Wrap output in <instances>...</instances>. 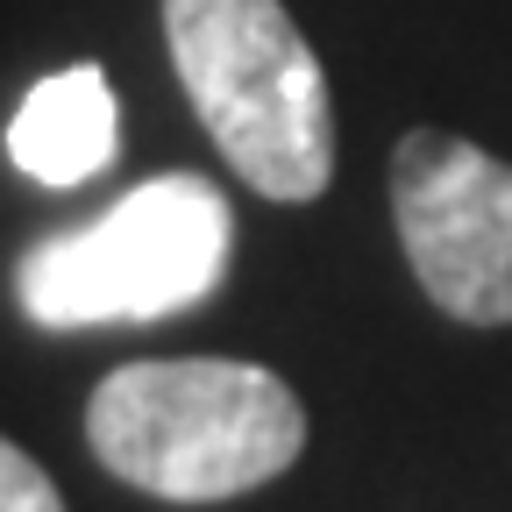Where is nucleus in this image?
<instances>
[{
	"label": "nucleus",
	"mask_w": 512,
	"mask_h": 512,
	"mask_svg": "<svg viewBox=\"0 0 512 512\" xmlns=\"http://www.w3.org/2000/svg\"><path fill=\"white\" fill-rule=\"evenodd\" d=\"M0 512H64L57 484L36 470V456H22L8 434H0Z\"/></svg>",
	"instance_id": "423d86ee"
},
{
	"label": "nucleus",
	"mask_w": 512,
	"mask_h": 512,
	"mask_svg": "<svg viewBox=\"0 0 512 512\" xmlns=\"http://www.w3.org/2000/svg\"><path fill=\"white\" fill-rule=\"evenodd\" d=\"M121 121H114V86L93 64H72V72H50L22 114L8 121V157L15 171H29L36 185H79L93 171L114 164Z\"/></svg>",
	"instance_id": "39448f33"
},
{
	"label": "nucleus",
	"mask_w": 512,
	"mask_h": 512,
	"mask_svg": "<svg viewBox=\"0 0 512 512\" xmlns=\"http://www.w3.org/2000/svg\"><path fill=\"white\" fill-rule=\"evenodd\" d=\"M164 36L214 150L264 200H320L335 178V107L285 0H164Z\"/></svg>",
	"instance_id": "f03ea898"
},
{
	"label": "nucleus",
	"mask_w": 512,
	"mask_h": 512,
	"mask_svg": "<svg viewBox=\"0 0 512 512\" xmlns=\"http://www.w3.org/2000/svg\"><path fill=\"white\" fill-rule=\"evenodd\" d=\"M392 214L420 292L470 328H505L512 320V164L448 136V128H413L392 150Z\"/></svg>",
	"instance_id": "20e7f679"
},
{
	"label": "nucleus",
	"mask_w": 512,
	"mask_h": 512,
	"mask_svg": "<svg viewBox=\"0 0 512 512\" xmlns=\"http://www.w3.org/2000/svg\"><path fill=\"white\" fill-rule=\"evenodd\" d=\"M228 200L192 178L164 171L86 221L36 242L22 256V306L43 328H114V320H164L200 306L228 271Z\"/></svg>",
	"instance_id": "7ed1b4c3"
},
{
	"label": "nucleus",
	"mask_w": 512,
	"mask_h": 512,
	"mask_svg": "<svg viewBox=\"0 0 512 512\" xmlns=\"http://www.w3.org/2000/svg\"><path fill=\"white\" fill-rule=\"evenodd\" d=\"M86 441L121 484L171 505H214L299 463L306 406L278 370L235 356L121 363L86 406Z\"/></svg>",
	"instance_id": "f257e3e1"
}]
</instances>
